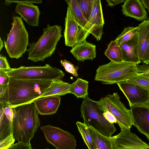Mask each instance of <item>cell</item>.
Listing matches in <instances>:
<instances>
[{
    "label": "cell",
    "instance_id": "6da1fadb",
    "mask_svg": "<svg viewBox=\"0 0 149 149\" xmlns=\"http://www.w3.org/2000/svg\"><path fill=\"white\" fill-rule=\"evenodd\" d=\"M52 81L18 79L9 77L3 99L10 107L32 103L50 86Z\"/></svg>",
    "mask_w": 149,
    "mask_h": 149
},
{
    "label": "cell",
    "instance_id": "7a4b0ae2",
    "mask_svg": "<svg viewBox=\"0 0 149 149\" xmlns=\"http://www.w3.org/2000/svg\"><path fill=\"white\" fill-rule=\"evenodd\" d=\"M13 109L14 137L18 142L30 144L31 139L40 125L35 104L31 103Z\"/></svg>",
    "mask_w": 149,
    "mask_h": 149
},
{
    "label": "cell",
    "instance_id": "3957f363",
    "mask_svg": "<svg viewBox=\"0 0 149 149\" xmlns=\"http://www.w3.org/2000/svg\"><path fill=\"white\" fill-rule=\"evenodd\" d=\"M62 29L58 25L48 24L42 35L36 42L29 44L27 49L28 59L36 62L43 61L54 53L57 44L63 36Z\"/></svg>",
    "mask_w": 149,
    "mask_h": 149
},
{
    "label": "cell",
    "instance_id": "277c9868",
    "mask_svg": "<svg viewBox=\"0 0 149 149\" xmlns=\"http://www.w3.org/2000/svg\"><path fill=\"white\" fill-rule=\"evenodd\" d=\"M138 74L136 65L124 61H110L100 65L96 71L94 79L105 84H112L127 81Z\"/></svg>",
    "mask_w": 149,
    "mask_h": 149
},
{
    "label": "cell",
    "instance_id": "5b68a950",
    "mask_svg": "<svg viewBox=\"0 0 149 149\" xmlns=\"http://www.w3.org/2000/svg\"><path fill=\"white\" fill-rule=\"evenodd\" d=\"M81 117L84 123L93 128L102 134L111 137L116 129L113 124L109 122L97 106L95 101L87 96L84 99L80 108Z\"/></svg>",
    "mask_w": 149,
    "mask_h": 149
},
{
    "label": "cell",
    "instance_id": "8992f818",
    "mask_svg": "<svg viewBox=\"0 0 149 149\" xmlns=\"http://www.w3.org/2000/svg\"><path fill=\"white\" fill-rule=\"evenodd\" d=\"M13 20L12 27L4 41V46L10 58L18 59L27 50L29 35L21 17L15 16Z\"/></svg>",
    "mask_w": 149,
    "mask_h": 149
},
{
    "label": "cell",
    "instance_id": "52a82bcc",
    "mask_svg": "<svg viewBox=\"0 0 149 149\" xmlns=\"http://www.w3.org/2000/svg\"><path fill=\"white\" fill-rule=\"evenodd\" d=\"M10 77L18 79L44 81L61 79L64 73L60 69L46 64L44 66H21L6 71Z\"/></svg>",
    "mask_w": 149,
    "mask_h": 149
},
{
    "label": "cell",
    "instance_id": "ba28073f",
    "mask_svg": "<svg viewBox=\"0 0 149 149\" xmlns=\"http://www.w3.org/2000/svg\"><path fill=\"white\" fill-rule=\"evenodd\" d=\"M120 99L118 93H114L95 102L102 112L108 111L113 114L120 129L130 130L133 125L130 110L126 107Z\"/></svg>",
    "mask_w": 149,
    "mask_h": 149
},
{
    "label": "cell",
    "instance_id": "9c48e42d",
    "mask_svg": "<svg viewBox=\"0 0 149 149\" xmlns=\"http://www.w3.org/2000/svg\"><path fill=\"white\" fill-rule=\"evenodd\" d=\"M104 24L101 1L94 0L93 10L88 23L84 29L79 31L76 44L86 40L90 34L97 41L100 40L103 34Z\"/></svg>",
    "mask_w": 149,
    "mask_h": 149
},
{
    "label": "cell",
    "instance_id": "30bf717a",
    "mask_svg": "<svg viewBox=\"0 0 149 149\" xmlns=\"http://www.w3.org/2000/svg\"><path fill=\"white\" fill-rule=\"evenodd\" d=\"M40 128L47 142L52 145L56 149H75L76 139L69 132L49 124Z\"/></svg>",
    "mask_w": 149,
    "mask_h": 149
},
{
    "label": "cell",
    "instance_id": "8fae6325",
    "mask_svg": "<svg viewBox=\"0 0 149 149\" xmlns=\"http://www.w3.org/2000/svg\"><path fill=\"white\" fill-rule=\"evenodd\" d=\"M120 90L127 98L131 107L148 106L149 103V91L127 81L117 84Z\"/></svg>",
    "mask_w": 149,
    "mask_h": 149
},
{
    "label": "cell",
    "instance_id": "7c38bea8",
    "mask_svg": "<svg viewBox=\"0 0 149 149\" xmlns=\"http://www.w3.org/2000/svg\"><path fill=\"white\" fill-rule=\"evenodd\" d=\"M120 129L119 134L111 137L113 149H149V145L143 141L130 130Z\"/></svg>",
    "mask_w": 149,
    "mask_h": 149
},
{
    "label": "cell",
    "instance_id": "4fadbf2b",
    "mask_svg": "<svg viewBox=\"0 0 149 149\" xmlns=\"http://www.w3.org/2000/svg\"><path fill=\"white\" fill-rule=\"evenodd\" d=\"M133 125L149 139V108L148 106L130 107Z\"/></svg>",
    "mask_w": 149,
    "mask_h": 149
},
{
    "label": "cell",
    "instance_id": "5bb4252c",
    "mask_svg": "<svg viewBox=\"0 0 149 149\" xmlns=\"http://www.w3.org/2000/svg\"><path fill=\"white\" fill-rule=\"evenodd\" d=\"M79 26L70 7L68 6L65 18L64 36L65 45L73 47L77 42Z\"/></svg>",
    "mask_w": 149,
    "mask_h": 149
},
{
    "label": "cell",
    "instance_id": "9a60e30c",
    "mask_svg": "<svg viewBox=\"0 0 149 149\" xmlns=\"http://www.w3.org/2000/svg\"><path fill=\"white\" fill-rule=\"evenodd\" d=\"M15 11L29 26H38L40 13L38 6L31 3H18Z\"/></svg>",
    "mask_w": 149,
    "mask_h": 149
},
{
    "label": "cell",
    "instance_id": "2e32d148",
    "mask_svg": "<svg viewBox=\"0 0 149 149\" xmlns=\"http://www.w3.org/2000/svg\"><path fill=\"white\" fill-rule=\"evenodd\" d=\"M0 141L13 134L14 113L7 104H0Z\"/></svg>",
    "mask_w": 149,
    "mask_h": 149
},
{
    "label": "cell",
    "instance_id": "e0dca14e",
    "mask_svg": "<svg viewBox=\"0 0 149 149\" xmlns=\"http://www.w3.org/2000/svg\"><path fill=\"white\" fill-rule=\"evenodd\" d=\"M121 7L123 14L126 17L142 22L147 19L148 13L141 1L125 0Z\"/></svg>",
    "mask_w": 149,
    "mask_h": 149
},
{
    "label": "cell",
    "instance_id": "ac0fdd59",
    "mask_svg": "<svg viewBox=\"0 0 149 149\" xmlns=\"http://www.w3.org/2000/svg\"><path fill=\"white\" fill-rule=\"evenodd\" d=\"M61 97L52 96L38 98L32 102L39 114L51 115L56 113L60 104Z\"/></svg>",
    "mask_w": 149,
    "mask_h": 149
},
{
    "label": "cell",
    "instance_id": "d6986e66",
    "mask_svg": "<svg viewBox=\"0 0 149 149\" xmlns=\"http://www.w3.org/2000/svg\"><path fill=\"white\" fill-rule=\"evenodd\" d=\"M138 33L130 40L119 46L122 50L123 61L136 65L141 62L138 52Z\"/></svg>",
    "mask_w": 149,
    "mask_h": 149
},
{
    "label": "cell",
    "instance_id": "ffe728a7",
    "mask_svg": "<svg viewBox=\"0 0 149 149\" xmlns=\"http://www.w3.org/2000/svg\"><path fill=\"white\" fill-rule=\"evenodd\" d=\"M96 46L85 40L72 47L70 53L79 61L92 60L96 56Z\"/></svg>",
    "mask_w": 149,
    "mask_h": 149
},
{
    "label": "cell",
    "instance_id": "44dd1931",
    "mask_svg": "<svg viewBox=\"0 0 149 149\" xmlns=\"http://www.w3.org/2000/svg\"><path fill=\"white\" fill-rule=\"evenodd\" d=\"M138 27L139 54L141 62L144 64L149 37V18L142 21Z\"/></svg>",
    "mask_w": 149,
    "mask_h": 149
},
{
    "label": "cell",
    "instance_id": "7402d4cb",
    "mask_svg": "<svg viewBox=\"0 0 149 149\" xmlns=\"http://www.w3.org/2000/svg\"><path fill=\"white\" fill-rule=\"evenodd\" d=\"M70 84L61 79L53 81L49 87L39 98L52 96H61L69 93Z\"/></svg>",
    "mask_w": 149,
    "mask_h": 149
},
{
    "label": "cell",
    "instance_id": "603a6c76",
    "mask_svg": "<svg viewBox=\"0 0 149 149\" xmlns=\"http://www.w3.org/2000/svg\"><path fill=\"white\" fill-rule=\"evenodd\" d=\"M87 128L93 137L95 149H113L111 137L102 134L91 127L87 126Z\"/></svg>",
    "mask_w": 149,
    "mask_h": 149
},
{
    "label": "cell",
    "instance_id": "cb8c5ba5",
    "mask_svg": "<svg viewBox=\"0 0 149 149\" xmlns=\"http://www.w3.org/2000/svg\"><path fill=\"white\" fill-rule=\"evenodd\" d=\"M88 82L78 78L74 82L70 84L69 93L74 95L78 98L85 99L88 95Z\"/></svg>",
    "mask_w": 149,
    "mask_h": 149
},
{
    "label": "cell",
    "instance_id": "d4e9b609",
    "mask_svg": "<svg viewBox=\"0 0 149 149\" xmlns=\"http://www.w3.org/2000/svg\"><path fill=\"white\" fill-rule=\"evenodd\" d=\"M65 1L68 6L71 9L75 19L79 25V31L82 30L86 26L88 20L85 18L80 9L77 0H68Z\"/></svg>",
    "mask_w": 149,
    "mask_h": 149
},
{
    "label": "cell",
    "instance_id": "484cf974",
    "mask_svg": "<svg viewBox=\"0 0 149 149\" xmlns=\"http://www.w3.org/2000/svg\"><path fill=\"white\" fill-rule=\"evenodd\" d=\"M104 54L111 61L117 63L123 61L121 49L115 40H111Z\"/></svg>",
    "mask_w": 149,
    "mask_h": 149
},
{
    "label": "cell",
    "instance_id": "4316f807",
    "mask_svg": "<svg viewBox=\"0 0 149 149\" xmlns=\"http://www.w3.org/2000/svg\"><path fill=\"white\" fill-rule=\"evenodd\" d=\"M76 124L78 131L88 149H95V145L93 136L87 128V126L79 121Z\"/></svg>",
    "mask_w": 149,
    "mask_h": 149
},
{
    "label": "cell",
    "instance_id": "83f0119b",
    "mask_svg": "<svg viewBox=\"0 0 149 149\" xmlns=\"http://www.w3.org/2000/svg\"><path fill=\"white\" fill-rule=\"evenodd\" d=\"M138 26L133 27L128 26L125 28L121 33L117 37L115 40L120 46L132 39L138 33Z\"/></svg>",
    "mask_w": 149,
    "mask_h": 149
},
{
    "label": "cell",
    "instance_id": "f1b7e54d",
    "mask_svg": "<svg viewBox=\"0 0 149 149\" xmlns=\"http://www.w3.org/2000/svg\"><path fill=\"white\" fill-rule=\"evenodd\" d=\"M79 6L86 19L88 20L92 13L94 0H77Z\"/></svg>",
    "mask_w": 149,
    "mask_h": 149
},
{
    "label": "cell",
    "instance_id": "f546056e",
    "mask_svg": "<svg viewBox=\"0 0 149 149\" xmlns=\"http://www.w3.org/2000/svg\"><path fill=\"white\" fill-rule=\"evenodd\" d=\"M129 83L136 85L149 91V78L137 74L127 80Z\"/></svg>",
    "mask_w": 149,
    "mask_h": 149
},
{
    "label": "cell",
    "instance_id": "4dcf8cb0",
    "mask_svg": "<svg viewBox=\"0 0 149 149\" xmlns=\"http://www.w3.org/2000/svg\"><path fill=\"white\" fill-rule=\"evenodd\" d=\"M60 63L66 71L72 74L75 77H78V74L77 71L79 69L77 66H75L71 63L65 59L61 60Z\"/></svg>",
    "mask_w": 149,
    "mask_h": 149
},
{
    "label": "cell",
    "instance_id": "1f68e13d",
    "mask_svg": "<svg viewBox=\"0 0 149 149\" xmlns=\"http://www.w3.org/2000/svg\"><path fill=\"white\" fill-rule=\"evenodd\" d=\"M15 138L13 134L9 136L0 141V149H7L15 141Z\"/></svg>",
    "mask_w": 149,
    "mask_h": 149
},
{
    "label": "cell",
    "instance_id": "d6a6232c",
    "mask_svg": "<svg viewBox=\"0 0 149 149\" xmlns=\"http://www.w3.org/2000/svg\"><path fill=\"white\" fill-rule=\"evenodd\" d=\"M136 66L137 74L149 78V65L142 63Z\"/></svg>",
    "mask_w": 149,
    "mask_h": 149
},
{
    "label": "cell",
    "instance_id": "836d02e7",
    "mask_svg": "<svg viewBox=\"0 0 149 149\" xmlns=\"http://www.w3.org/2000/svg\"><path fill=\"white\" fill-rule=\"evenodd\" d=\"M7 149H32L31 145L21 142L13 144Z\"/></svg>",
    "mask_w": 149,
    "mask_h": 149
},
{
    "label": "cell",
    "instance_id": "e575fe53",
    "mask_svg": "<svg viewBox=\"0 0 149 149\" xmlns=\"http://www.w3.org/2000/svg\"><path fill=\"white\" fill-rule=\"evenodd\" d=\"M11 69L6 57L1 54L0 55V70L7 71Z\"/></svg>",
    "mask_w": 149,
    "mask_h": 149
},
{
    "label": "cell",
    "instance_id": "d590c367",
    "mask_svg": "<svg viewBox=\"0 0 149 149\" xmlns=\"http://www.w3.org/2000/svg\"><path fill=\"white\" fill-rule=\"evenodd\" d=\"M27 3L41 4L42 3L41 0H6L4 4L6 5H9L11 3Z\"/></svg>",
    "mask_w": 149,
    "mask_h": 149
},
{
    "label": "cell",
    "instance_id": "8d00e7d4",
    "mask_svg": "<svg viewBox=\"0 0 149 149\" xmlns=\"http://www.w3.org/2000/svg\"><path fill=\"white\" fill-rule=\"evenodd\" d=\"M9 79L6 71L0 70V85L8 84Z\"/></svg>",
    "mask_w": 149,
    "mask_h": 149
},
{
    "label": "cell",
    "instance_id": "74e56055",
    "mask_svg": "<svg viewBox=\"0 0 149 149\" xmlns=\"http://www.w3.org/2000/svg\"><path fill=\"white\" fill-rule=\"evenodd\" d=\"M105 119L110 123L113 124L117 123V120L113 114L109 111H107L103 113Z\"/></svg>",
    "mask_w": 149,
    "mask_h": 149
},
{
    "label": "cell",
    "instance_id": "f35d334b",
    "mask_svg": "<svg viewBox=\"0 0 149 149\" xmlns=\"http://www.w3.org/2000/svg\"><path fill=\"white\" fill-rule=\"evenodd\" d=\"M125 0H107L108 6L111 7L114 6L116 5L124 2Z\"/></svg>",
    "mask_w": 149,
    "mask_h": 149
},
{
    "label": "cell",
    "instance_id": "ab89813d",
    "mask_svg": "<svg viewBox=\"0 0 149 149\" xmlns=\"http://www.w3.org/2000/svg\"><path fill=\"white\" fill-rule=\"evenodd\" d=\"M144 64L149 65V37L148 38V45L147 50L145 61Z\"/></svg>",
    "mask_w": 149,
    "mask_h": 149
},
{
    "label": "cell",
    "instance_id": "60d3db41",
    "mask_svg": "<svg viewBox=\"0 0 149 149\" xmlns=\"http://www.w3.org/2000/svg\"><path fill=\"white\" fill-rule=\"evenodd\" d=\"M141 1L145 8L147 9L149 12V0H141Z\"/></svg>",
    "mask_w": 149,
    "mask_h": 149
},
{
    "label": "cell",
    "instance_id": "b9f144b4",
    "mask_svg": "<svg viewBox=\"0 0 149 149\" xmlns=\"http://www.w3.org/2000/svg\"><path fill=\"white\" fill-rule=\"evenodd\" d=\"M4 45L3 44V42L1 38H0V51L2 49Z\"/></svg>",
    "mask_w": 149,
    "mask_h": 149
},
{
    "label": "cell",
    "instance_id": "7bdbcfd3",
    "mask_svg": "<svg viewBox=\"0 0 149 149\" xmlns=\"http://www.w3.org/2000/svg\"><path fill=\"white\" fill-rule=\"evenodd\" d=\"M45 149H49V148H46Z\"/></svg>",
    "mask_w": 149,
    "mask_h": 149
},
{
    "label": "cell",
    "instance_id": "ee69618b",
    "mask_svg": "<svg viewBox=\"0 0 149 149\" xmlns=\"http://www.w3.org/2000/svg\"><path fill=\"white\" fill-rule=\"evenodd\" d=\"M149 108V103H148V105Z\"/></svg>",
    "mask_w": 149,
    "mask_h": 149
},
{
    "label": "cell",
    "instance_id": "f6af8a7d",
    "mask_svg": "<svg viewBox=\"0 0 149 149\" xmlns=\"http://www.w3.org/2000/svg\"></svg>",
    "mask_w": 149,
    "mask_h": 149
}]
</instances>
